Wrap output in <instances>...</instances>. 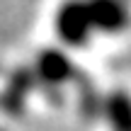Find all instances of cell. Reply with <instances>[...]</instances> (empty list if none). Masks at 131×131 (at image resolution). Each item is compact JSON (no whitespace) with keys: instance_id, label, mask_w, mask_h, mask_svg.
<instances>
[{"instance_id":"cell-1","label":"cell","mask_w":131,"mask_h":131,"mask_svg":"<svg viewBox=\"0 0 131 131\" xmlns=\"http://www.w3.org/2000/svg\"><path fill=\"white\" fill-rule=\"evenodd\" d=\"M129 3H131V0H129Z\"/></svg>"}]
</instances>
